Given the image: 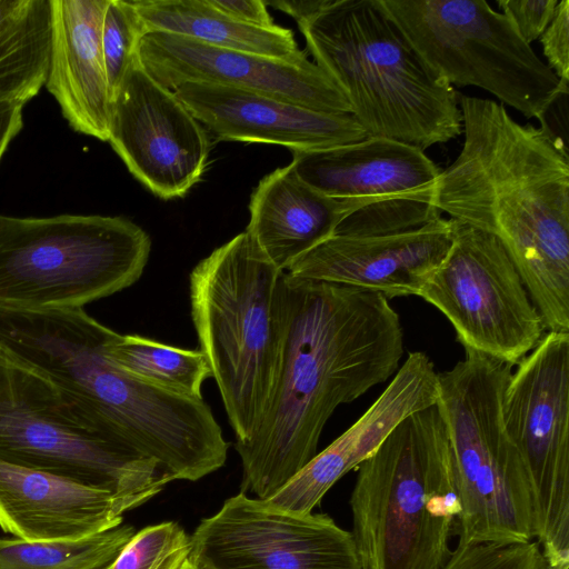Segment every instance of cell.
<instances>
[{
	"mask_svg": "<svg viewBox=\"0 0 569 569\" xmlns=\"http://www.w3.org/2000/svg\"><path fill=\"white\" fill-rule=\"evenodd\" d=\"M428 66L452 87H477L526 118L569 89L485 0H381Z\"/></svg>",
	"mask_w": 569,
	"mask_h": 569,
	"instance_id": "ba28073f",
	"label": "cell"
},
{
	"mask_svg": "<svg viewBox=\"0 0 569 569\" xmlns=\"http://www.w3.org/2000/svg\"><path fill=\"white\" fill-rule=\"evenodd\" d=\"M546 64L563 82H569V1H559L555 16L539 38Z\"/></svg>",
	"mask_w": 569,
	"mask_h": 569,
	"instance_id": "f546056e",
	"label": "cell"
},
{
	"mask_svg": "<svg viewBox=\"0 0 569 569\" xmlns=\"http://www.w3.org/2000/svg\"><path fill=\"white\" fill-rule=\"evenodd\" d=\"M361 207L358 200L332 198L313 189L290 163L264 176L252 191L246 231L284 271L331 237L341 220Z\"/></svg>",
	"mask_w": 569,
	"mask_h": 569,
	"instance_id": "44dd1931",
	"label": "cell"
},
{
	"mask_svg": "<svg viewBox=\"0 0 569 569\" xmlns=\"http://www.w3.org/2000/svg\"><path fill=\"white\" fill-rule=\"evenodd\" d=\"M284 340L274 388L252 437L234 443L242 489L268 500L317 455L335 410L399 369L400 317L383 295L284 272Z\"/></svg>",
	"mask_w": 569,
	"mask_h": 569,
	"instance_id": "6da1fadb",
	"label": "cell"
},
{
	"mask_svg": "<svg viewBox=\"0 0 569 569\" xmlns=\"http://www.w3.org/2000/svg\"><path fill=\"white\" fill-rule=\"evenodd\" d=\"M568 94L569 89L559 92L538 117L540 129L567 157L568 154Z\"/></svg>",
	"mask_w": 569,
	"mask_h": 569,
	"instance_id": "1f68e13d",
	"label": "cell"
},
{
	"mask_svg": "<svg viewBox=\"0 0 569 569\" xmlns=\"http://www.w3.org/2000/svg\"><path fill=\"white\" fill-rule=\"evenodd\" d=\"M108 567H109V566H108ZM108 567H106V568H102V569H107Z\"/></svg>",
	"mask_w": 569,
	"mask_h": 569,
	"instance_id": "74e56055",
	"label": "cell"
},
{
	"mask_svg": "<svg viewBox=\"0 0 569 569\" xmlns=\"http://www.w3.org/2000/svg\"><path fill=\"white\" fill-rule=\"evenodd\" d=\"M147 231L123 217L0 216V306L83 308L143 273Z\"/></svg>",
	"mask_w": 569,
	"mask_h": 569,
	"instance_id": "52a82bcc",
	"label": "cell"
},
{
	"mask_svg": "<svg viewBox=\"0 0 569 569\" xmlns=\"http://www.w3.org/2000/svg\"><path fill=\"white\" fill-rule=\"evenodd\" d=\"M200 569H360L350 531L323 513L279 509L243 491L190 536Z\"/></svg>",
	"mask_w": 569,
	"mask_h": 569,
	"instance_id": "7c38bea8",
	"label": "cell"
},
{
	"mask_svg": "<svg viewBox=\"0 0 569 569\" xmlns=\"http://www.w3.org/2000/svg\"><path fill=\"white\" fill-rule=\"evenodd\" d=\"M146 33L131 0H109L102 21L101 46L111 102L138 59V48Z\"/></svg>",
	"mask_w": 569,
	"mask_h": 569,
	"instance_id": "484cf974",
	"label": "cell"
},
{
	"mask_svg": "<svg viewBox=\"0 0 569 569\" xmlns=\"http://www.w3.org/2000/svg\"><path fill=\"white\" fill-rule=\"evenodd\" d=\"M452 221L383 236L332 234L284 270L291 277L339 283L386 298L418 296L447 254Z\"/></svg>",
	"mask_w": 569,
	"mask_h": 569,
	"instance_id": "9a60e30c",
	"label": "cell"
},
{
	"mask_svg": "<svg viewBox=\"0 0 569 569\" xmlns=\"http://www.w3.org/2000/svg\"><path fill=\"white\" fill-rule=\"evenodd\" d=\"M134 532L122 522L79 540L0 538V569H102L113 562Z\"/></svg>",
	"mask_w": 569,
	"mask_h": 569,
	"instance_id": "d4e9b609",
	"label": "cell"
},
{
	"mask_svg": "<svg viewBox=\"0 0 569 569\" xmlns=\"http://www.w3.org/2000/svg\"><path fill=\"white\" fill-rule=\"evenodd\" d=\"M107 490L0 460V528L27 541L79 540L122 523Z\"/></svg>",
	"mask_w": 569,
	"mask_h": 569,
	"instance_id": "d6986e66",
	"label": "cell"
},
{
	"mask_svg": "<svg viewBox=\"0 0 569 569\" xmlns=\"http://www.w3.org/2000/svg\"><path fill=\"white\" fill-rule=\"evenodd\" d=\"M109 0H50L48 91L69 126L108 141L111 97L101 46Z\"/></svg>",
	"mask_w": 569,
	"mask_h": 569,
	"instance_id": "ffe728a7",
	"label": "cell"
},
{
	"mask_svg": "<svg viewBox=\"0 0 569 569\" xmlns=\"http://www.w3.org/2000/svg\"><path fill=\"white\" fill-rule=\"evenodd\" d=\"M0 460L107 490L123 512L173 480L153 460L90 433L49 382L1 358Z\"/></svg>",
	"mask_w": 569,
	"mask_h": 569,
	"instance_id": "9c48e42d",
	"label": "cell"
},
{
	"mask_svg": "<svg viewBox=\"0 0 569 569\" xmlns=\"http://www.w3.org/2000/svg\"><path fill=\"white\" fill-rule=\"evenodd\" d=\"M23 103L0 102V160L11 140L21 131Z\"/></svg>",
	"mask_w": 569,
	"mask_h": 569,
	"instance_id": "836d02e7",
	"label": "cell"
},
{
	"mask_svg": "<svg viewBox=\"0 0 569 569\" xmlns=\"http://www.w3.org/2000/svg\"><path fill=\"white\" fill-rule=\"evenodd\" d=\"M441 213L417 199L375 202L349 213L335 230L338 236H383L421 228Z\"/></svg>",
	"mask_w": 569,
	"mask_h": 569,
	"instance_id": "83f0119b",
	"label": "cell"
},
{
	"mask_svg": "<svg viewBox=\"0 0 569 569\" xmlns=\"http://www.w3.org/2000/svg\"><path fill=\"white\" fill-rule=\"evenodd\" d=\"M131 174L157 197H183L210 156L207 129L137 59L111 102L109 139Z\"/></svg>",
	"mask_w": 569,
	"mask_h": 569,
	"instance_id": "4fadbf2b",
	"label": "cell"
},
{
	"mask_svg": "<svg viewBox=\"0 0 569 569\" xmlns=\"http://www.w3.org/2000/svg\"><path fill=\"white\" fill-rule=\"evenodd\" d=\"M451 221L450 248L418 296L450 321L465 351L515 367L545 336L542 318L502 243Z\"/></svg>",
	"mask_w": 569,
	"mask_h": 569,
	"instance_id": "8fae6325",
	"label": "cell"
},
{
	"mask_svg": "<svg viewBox=\"0 0 569 569\" xmlns=\"http://www.w3.org/2000/svg\"><path fill=\"white\" fill-rule=\"evenodd\" d=\"M190 555V536L173 521L134 532L107 569H178Z\"/></svg>",
	"mask_w": 569,
	"mask_h": 569,
	"instance_id": "4316f807",
	"label": "cell"
},
{
	"mask_svg": "<svg viewBox=\"0 0 569 569\" xmlns=\"http://www.w3.org/2000/svg\"><path fill=\"white\" fill-rule=\"evenodd\" d=\"M543 569H557V568H553V567H550L546 563L545 568Z\"/></svg>",
	"mask_w": 569,
	"mask_h": 569,
	"instance_id": "8d00e7d4",
	"label": "cell"
},
{
	"mask_svg": "<svg viewBox=\"0 0 569 569\" xmlns=\"http://www.w3.org/2000/svg\"><path fill=\"white\" fill-rule=\"evenodd\" d=\"M298 27L368 137L425 151L462 133L458 92L422 59L381 0H331Z\"/></svg>",
	"mask_w": 569,
	"mask_h": 569,
	"instance_id": "3957f363",
	"label": "cell"
},
{
	"mask_svg": "<svg viewBox=\"0 0 569 569\" xmlns=\"http://www.w3.org/2000/svg\"><path fill=\"white\" fill-rule=\"evenodd\" d=\"M516 366L503 426L528 473L545 561L569 569V332L547 331Z\"/></svg>",
	"mask_w": 569,
	"mask_h": 569,
	"instance_id": "30bf717a",
	"label": "cell"
},
{
	"mask_svg": "<svg viewBox=\"0 0 569 569\" xmlns=\"http://www.w3.org/2000/svg\"><path fill=\"white\" fill-rule=\"evenodd\" d=\"M113 362L138 379L162 389L202 399V385L212 377L200 350H188L137 335L114 332L108 343Z\"/></svg>",
	"mask_w": 569,
	"mask_h": 569,
	"instance_id": "cb8c5ba5",
	"label": "cell"
},
{
	"mask_svg": "<svg viewBox=\"0 0 569 569\" xmlns=\"http://www.w3.org/2000/svg\"><path fill=\"white\" fill-rule=\"evenodd\" d=\"M458 102L462 148L438 176L431 204L495 236L546 331L569 332V157L501 103L460 94Z\"/></svg>",
	"mask_w": 569,
	"mask_h": 569,
	"instance_id": "7a4b0ae2",
	"label": "cell"
},
{
	"mask_svg": "<svg viewBox=\"0 0 569 569\" xmlns=\"http://www.w3.org/2000/svg\"><path fill=\"white\" fill-rule=\"evenodd\" d=\"M438 372L459 503L455 535L463 543L536 539L533 498L523 460L502 420L512 367L481 353Z\"/></svg>",
	"mask_w": 569,
	"mask_h": 569,
	"instance_id": "8992f818",
	"label": "cell"
},
{
	"mask_svg": "<svg viewBox=\"0 0 569 569\" xmlns=\"http://www.w3.org/2000/svg\"><path fill=\"white\" fill-rule=\"evenodd\" d=\"M284 271L243 231L192 269L191 317L236 443L268 408L284 340Z\"/></svg>",
	"mask_w": 569,
	"mask_h": 569,
	"instance_id": "5b68a950",
	"label": "cell"
},
{
	"mask_svg": "<svg viewBox=\"0 0 569 569\" xmlns=\"http://www.w3.org/2000/svg\"><path fill=\"white\" fill-rule=\"evenodd\" d=\"M558 0H498L501 13L518 34L530 44L539 39L550 24Z\"/></svg>",
	"mask_w": 569,
	"mask_h": 569,
	"instance_id": "f1b7e54d",
	"label": "cell"
},
{
	"mask_svg": "<svg viewBox=\"0 0 569 569\" xmlns=\"http://www.w3.org/2000/svg\"><path fill=\"white\" fill-rule=\"evenodd\" d=\"M443 569H510L495 557L470 547H456Z\"/></svg>",
	"mask_w": 569,
	"mask_h": 569,
	"instance_id": "d6a6232c",
	"label": "cell"
},
{
	"mask_svg": "<svg viewBox=\"0 0 569 569\" xmlns=\"http://www.w3.org/2000/svg\"><path fill=\"white\" fill-rule=\"evenodd\" d=\"M178 569H200L197 567L190 558H187Z\"/></svg>",
	"mask_w": 569,
	"mask_h": 569,
	"instance_id": "d590c367",
	"label": "cell"
},
{
	"mask_svg": "<svg viewBox=\"0 0 569 569\" xmlns=\"http://www.w3.org/2000/svg\"><path fill=\"white\" fill-rule=\"evenodd\" d=\"M291 164L319 192L358 200L362 207L396 199L431 203L432 188L442 170L423 150L381 137L327 149L292 151Z\"/></svg>",
	"mask_w": 569,
	"mask_h": 569,
	"instance_id": "ac0fdd59",
	"label": "cell"
},
{
	"mask_svg": "<svg viewBox=\"0 0 569 569\" xmlns=\"http://www.w3.org/2000/svg\"><path fill=\"white\" fill-rule=\"evenodd\" d=\"M138 60L151 78L172 91L184 83H210L272 96L321 112L351 114L343 93L306 52L278 59L148 32L140 41Z\"/></svg>",
	"mask_w": 569,
	"mask_h": 569,
	"instance_id": "5bb4252c",
	"label": "cell"
},
{
	"mask_svg": "<svg viewBox=\"0 0 569 569\" xmlns=\"http://www.w3.org/2000/svg\"><path fill=\"white\" fill-rule=\"evenodd\" d=\"M209 3L229 19L249 27L273 29L274 23L261 0H208Z\"/></svg>",
	"mask_w": 569,
	"mask_h": 569,
	"instance_id": "4dcf8cb0",
	"label": "cell"
},
{
	"mask_svg": "<svg viewBox=\"0 0 569 569\" xmlns=\"http://www.w3.org/2000/svg\"><path fill=\"white\" fill-rule=\"evenodd\" d=\"M331 0H290V1H276L266 2L272 6L277 10H281L284 13L291 16L297 23L306 21L311 17L316 16L322 9H325Z\"/></svg>",
	"mask_w": 569,
	"mask_h": 569,
	"instance_id": "e575fe53",
	"label": "cell"
},
{
	"mask_svg": "<svg viewBox=\"0 0 569 569\" xmlns=\"http://www.w3.org/2000/svg\"><path fill=\"white\" fill-rule=\"evenodd\" d=\"M437 399L433 362L421 351L410 352L368 410L267 501L293 513H311L329 489L369 458L400 421Z\"/></svg>",
	"mask_w": 569,
	"mask_h": 569,
	"instance_id": "e0dca14e",
	"label": "cell"
},
{
	"mask_svg": "<svg viewBox=\"0 0 569 569\" xmlns=\"http://www.w3.org/2000/svg\"><path fill=\"white\" fill-rule=\"evenodd\" d=\"M147 33L164 32L206 44L292 59L303 54L290 29H261L238 23L208 0H131Z\"/></svg>",
	"mask_w": 569,
	"mask_h": 569,
	"instance_id": "7402d4cb",
	"label": "cell"
},
{
	"mask_svg": "<svg viewBox=\"0 0 569 569\" xmlns=\"http://www.w3.org/2000/svg\"><path fill=\"white\" fill-rule=\"evenodd\" d=\"M174 93L218 140L279 144L292 152L332 148L368 137L351 114L321 112L259 92L184 83Z\"/></svg>",
	"mask_w": 569,
	"mask_h": 569,
	"instance_id": "2e32d148",
	"label": "cell"
},
{
	"mask_svg": "<svg viewBox=\"0 0 569 569\" xmlns=\"http://www.w3.org/2000/svg\"><path fill=\"white\" fill-rule=\"evenodd\" d=\"M50 0H0V102L26 104L46 84Z\"/></svg>",
	"mask_w": 569,
	"mask_h": 569,
	"instance_id": "603a6c76",
	"label": "cell"
},
{
	"mask_svg": "<svg viewBox=\"0 0 569 569\" xmlns=\"http://www.w3.org/2000/svg\"><path fill=\"white\" fill-rule=\"evenodd\" d=\"M357 470L349 505L360 569H443L459 503L437 402L400 421Z\"/></svg>",
	"mask_w": 569,
	"mask_h": 569,
	"instance_id": "277c9868",
	"label": "cell"
}]
</instances>
